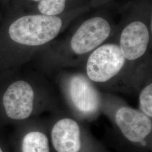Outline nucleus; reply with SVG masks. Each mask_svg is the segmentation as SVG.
<instances>
[{
    "instance_id": "nucleus-11",
    "label": "nucleus",
    "mask_w": 152,
    "mask_h": 152,
    "mask_svg": "<svg viewBox=\"0 0 152 152\" xmlns=\"http://www.w3.org/2000/svg\"><path fill=\"white\" fill-rule=\"evenodd\" d=\"M139 107L142 113L152 117V84L149 83L144 87L139 95Z\"/></svg>"
},
{
    "instance_id": "nucleus-8",
    "label": "nucleus",
    "mask_w": 152,
    "mask_h": 152,
    "mask_svg": "<svg viewBox=\"0 0 152 152\" xmlns=\"http://www.w3.org/2000/svg\"><path fill=\"white\" fill-rule=\"evenodd\" d=\"M53 145L57 152H78L81 148V131L75 120L63 118L51 130Z\"/></svg>"
},
{
    "instance_id": "nucleus-9",
    "label": "nucleus",
    "mask_w": 152,
    "mask_h": 152,
    "mask_svg": "<svg viewBox=\"0 0 152 152\" xmlns=\"http://www.w3.org/2000/svg\"><path fill=\"white\" fill-rule=\"evenodd\" d=\"M22 152H50L47 136L38 131L28 133L23 140Z\"/></svg>"
},
{
    "instance_id": "nucleus-6",
    "label": "nucleus",
    "mask_w": 152,
    "mask_h": 152,
    "mask_svg": "<svg viewBox=\"0 0 152 152\" xmlns=\"http://www.w3.org/2000/svg\"><path fill=\"white\" fill-rule=\"evenodd\" d=\"M114 120L122 134L131 142H141L152 132L151 118L140 110L122 106L115 112Z\"/></svg>"
},
{
    "instance_id": "nucleus-10",
    "label": "nucleus",
    "mask_w": 152,
    "mask_h": 152,
    "mask_svg": "<svg viewBox=\"0 0 152 152\" xmlns=\"http://www.w3.org/2000/svg\"><path fill=\"white\" fill-rule=\"evenodd\" d=\"M71 0H42L38 2L37 9L41 14L60 16L67 9Z\"/></svg>"
},
{
    "instance_id": "nucleus-3",
    "label": "nucleus",
    "mask_w": 152,
    "mask_h": 152,
    "mask_svg": "<svg viewBox=\"0 0 152 152\" xmlns=\"http://www.w3.org/2000/svg\"><path fill=\"white\" fill-rule=\"evenodd\" d=\"M112 27L103 16H95L85 20L71 37L69 46L73 53L83 55L91 53L110 37Z\"/></svg>"
},
{
    "instance_id": "nucleus-1",
    "label": "nucleus",
    "mask_w": 152,
    "mask_h": 152,
    "mask_svg": "<svg viewBox=\"0 0 152 152\" xmlns=\"http://www.w3.org/2000/svg\"><path fill=\"white\" fill-rule=\"evenodd\" d=\"M64 26L59 16L32 14L22 16L12 23L9 28L11 39L18 44L38 46L56 38Z\"/></svg>"
},
{
    "instance_id": "nucleus-7",
    "label": "nucleus",
    "mask_w": 152,
    "mask_h": 152,
    "mask_svg": "<svg viewBox=\"0 0 152 152\" xmlns=\"http://www.w3.org/2000/svg\"><path fill=\"white\" fill-rule=\"evenodd\" d=\"M34 92L27 82L18 81L7 88L3 96L6 113L11 119L22 120L28 118L33 109Z\"/></svg>"
},
{
    "instance_id": "nucleus-5",
    "label": "nucleus",
    "mask_w": 152,
    "mask_h": 152,
    "mask_svg": "<svg viewBox=\"0 0 152 152\" xmlns=\"http://www.w3.org/2000/svg\"><path fill=\"white\" fill-rule=\"evenodd\" d=\"M66 90L71 103L78 113L87 116L98 112L100 107V97L87 77L80 74L71 77Z\"/></svg>"
},
{
    "instance_id": "nucleus-12",
    "label": "nucleus",
    "mask_w": 152,
    "mask_h": 152,
    "mask_svg": "<svg viewBox=\"0 0 152 152\" xmlns=\"http://www.w3.org/2000/svg\"><path fill=\"white\" fill-rule=\"evenodd\" d=\"M32 1H33V2H40L42 0H32Z\"/></svg>"
},
{
    "instance_id": "nucleus-2",
    "label": "nucleus",
    "mask_w": 152,
    "mask_h": 152,
    "mask_svg": "<svg viewBox=\"0 0 152 152\" xmlns=\"http://www.w3.org/2000/svg\"><path fill=\"white\" fill-rule=\"evenodd\" d=\"M126 61L118 44H103L89 55L86 65V76L95 83L107 82L120 74Z\"/></svg>"
},
{
    "instance_id": "nucleus-4",
    "label": "nucleus",
    "mask_w": 152,
    "mask_h": 152,
    "mask_svg": "<svg viewBox=\"0 0 152 152\" xmlns=\"http://www.w3.org/2000/svg\"><path fill=\"white\" fill-rule=\"evenodd\" d=\"M151 41L146 23L135 19L127 23L120 34L119 47L126 61L139 60L146 54Z\"/></svg>"
},
{
    "instance_id": "nucleus-13",
    "label": "nucleus",
    "mask_w": 152,
    "mask_h": 152,
    "mask_svg": "<svg viewBox=\"0 0 152 152\" xmlns=\"http://www.w3.org/2000/svg\"><path fill=\"white\" fill-rule=\"evenodd\" d=\"M0 152H3V151H2V149L0 148Z\"/></svg>"
}]
</instances>
